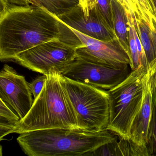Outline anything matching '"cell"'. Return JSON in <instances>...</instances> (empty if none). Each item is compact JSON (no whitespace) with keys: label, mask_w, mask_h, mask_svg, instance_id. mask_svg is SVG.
<instances>
[{"label":"cell","mask_w":156,"mask_h":156,"mask_svg":"<svg viewBox=\"0 0 156 156\" xmlns=\"http://www.w3.org/2000/svg\"><path fill=\"white\" fill-rule=\"evenodd\" d=\"M58 39L76 47L81 45L57 16L36 6L8 4L0 15V60H14L22 52Z\"/></svg>","instance_id":"1"},{"label":"cell","mask_w":156,"mask_h":156,"mask_svg":"<svg viewBox=\"0 0 156 156\" xmlns=\"http://www.w3.org/2000/svg\"><path fill=\"white\" fill-rule=\"evenodd\" d=\"M107 129L89 132L79 129H45L20 134L17 142L29 156H91L95 149L117 139Z\"/></svg>","instance_id":"2"},{"label":"cell","mask_w":156,"mask_h":156,"mask_svg":"<svg viewBox=\"0 0 156 156\" xmlns=\"http://www.w3.org/2000/svg\"><path fill=\"white\" fill-rule=\"evenodd\" d=\"M60 74L47 75L42 91L27 115L16 123L13 133L64 128L79 129L75 111L60 82Z\"/></svg>","instance_id":"3"},{"label":"cell","mask_w":156,"mask_h":156,"mask_svg":"<svg viewBox=\"0 0 156 156\" xmlns=\"http://www.w3.org/2000/svg\"><path fill=\"white\" fill-rule=\"evenodd\" d=\"M148 70L141 66L132 71L122 82L107 91L109 119L106 129L119 138L130 139L132 123L142 105L143 78Z\"/></svg>","instance_id":"4"},{"label":"cell","mask_w":156,"mask_h":156,"mask_svg":"<svg viewBox=\"0 0 156 156\" xmlns=\"http://www.w3.org/2000/svg\"><path fill=\"white\" fill-rule=\"evenodd\" d=\"M60 82L75 111L79 130L97 132L109 123L107 91L60 76Z\"/></svg>","instance_id":"5"},{"label":"cell","mask_w":156,"mask_h":156,"mask_svg":"<svg viewBox=\"0 0 156 156\" xmlns=\"http://www.w3.org/2000/svg\"><path fill=\"white\" fill-rule=\"evenodd\" d=\"M77 48L61 39L52 40L22 52L14 60L43 75H62L76 58Z\"/></svg>","instance_id":"6"},{"label":"cell","mask_w":156,"mask_h":156,"mask_svg":"<svg viewBox=\"0 0 156 156\" xmlns=\"http://www.w3.org/2000/svg\"><path fill=\"white\" fill-rule=\"evenodd\" d=\"M128 66L114 68L77 57L62 75L72 80L108 91L128 77L131 72Z\"/></svg>","instance_id":"7"},{"label":"cell","mask_w":156,"mask_h":156,"mask_svg":"<svg viewBox=\"0 0 156 156\" xmlns=\"http://www.w3.org/2000/svg\"><path fill=\"white\" fill-rule=\"evenodd\" d=\"M69 27L82 44L76 48L77 57L114 68H122L129 65L128 55L118 38L103 41Z\"/></svg>","instance_id":"8"},{"label":"cell","mask_w":156,"mask_h":156,"mask_svg":"<svg viewBox=\"0 0 156 156\" xmlns=\"http://www.w3.org/2000/svg\"><path fill=\"white\" fill-rule=\"evenodd\" d=\"M0 99L19 121L28 113L34 103L25 77L6 64L0 70Z\"/></svg>","instance_id":"9"},{"label":"cell","mask_w":156,"mask_h":156,"mask_svg":"<svg viewBox=\"0 0 156 156\" xmlns=\"http://www.w3.org/2000/svg\"><path fill=\"white\" fill-rule=\"evenodd\" d=\"M58 17L69 27L93 38L103 41L117 38L114 31L106 24L95 5L90 10L88 16L84 14L79 4Z\"/></svg>","instance_id":"10"},{"label":"cell","mask_w":156,"mask_h":156,"mask_svg":"<svg viewBox=\"0 0 156 156\" xmlns=\"http://www.w3.org/2000/svg\"><path fill=\"white\" fill-rule=\"evenodd\" d=\"M143 85L142 105L132 123L130 140L138 146L147 148L148 130L153 108V90L148 70L143 78Z\"/></svg>","instance_id":"11"},{"label":"cell","mask_w":156,"mask_h":156,"mask_svg":"<svg viewBox=\"0 0 156 156\" xmlns=\"http://www.w3.org/2000/svg\"><path fill=\"white\" fill-rule=\"evenodd\" d=\"M136 7L134 13V24L149 66L156 59V17H148Z\"/></svg>","instance_id":"12"},{"label":"cell","mask_w":156,"mask_h":156,"mask_svg":"<svg viewBox=\"0 0 156 156\" xmlns=\"http://www.w3.org/2000/svg\"><path fill=\"white\" fill-rule=\"evenodd\" d=\"M111 4L114 31L129 56V27L127 13L118 0H112Z\"/></svg>","instance_id":"13"},{"label":"cell","mask_w":156,"mask_h":156,"mask_svg":"<svg viewBox=\"0 0 156 156\" xmlns=\"http://www.w3.org/2000/svg\"><path fill=\"white\" fill-rule=\"evenodd\" d=\"M29 4L48 11L56 16L66 13L79 5V0H27Z\"/></svg>","instance_id":"14"},{"label":"cell","mask_w":156,"mask_h":156,"mask_svg":"<svg viewBox=\"0 0 156 156\" xmlns=\"http://www.w3.org/2000/svg\"><path fill=\"white\" fill-rule=\"evenodd\" d=\"M127 14L129 27V66L132 71H133L137 69L142 65L135 38V27L134 24L133 16L129 13H127Z\"/></svg>","instance_id":"15"},{"label":"cell","mask_w":156,"mask_h":156,"mask_svg":"<svg viewBox=\"0 0 156 156\" xmlns=\"http://www.w3.org/2000/svg\"><path fill=\"white\" fill-rule=\"evenodd\" d=\"M147 147L151 156H156V102L153 100L152 117L149 125Z\"/></svg>","instance_id":"16"},{"label":"cell","mask_w":156,"mask_h":156,"mask_svg":"<svg viewBox=\"0 0 156 156\" xmlns=\"http://www.w3.org/2000/svg\"><path fill=\"white\" fill-rule=\"evenodd\" d=\"M96 8L109 27L113 30L112 19V0H95Z\"/></svg>","instance_id":"17"},{"label":"cell","mask_w":156,"mask_h":156,"mask_svg":"<svg viewBox=\"0 0 156 156\" xmlns=\"http://www.w3.org/2000/svg\"><path fill=\"white\" fill-rule=\"evenodd\" d=\"M91 156H121L117 139L101 146Z\"/></svg>","instance_id":"18"},{"label":"cell","mask_w":156,"mask_h":156,"mask_svg":"<svg viewBox=\"0 0 156 156\" xmlns=\"http://www.w3.org/2000/svg\"><path fill=\"white\" fill-rule=\"evenodd\" d=\"M46 75H43L35 79L31 83H29V87L34 99H36L43 89L46 80Z\"/></svg>","instance_id":"19"},{"label":"cell","mask_w":156,"mask_h":156,"mask_svg":"<svg viewBox=\"0 0 156 156\" xmlns=\"http://www.w3.org/2000/svg\"><path fill=\"white\" fill-rule=\"evenodd\" d=\"M16 123L0 116V142L6 135L13 133Z\"/></svg>","instance_id":"20"},{"label":"cell","mask_w":156,"mask_h":156,"mask_svg":"<svg viewBox=\"0 0 156 156\" xmlns=\"http://www.w3.org/2000/svg\"><path fill=\"white\" fill-rule=\"evenodd\" d=\"M144 13L150 17L155 16L150 0H133Z\"/></svg>","instance_id":"21"},{"label":"cell","mask_w":156,"mask_h":156,"mask_svg":"<svg viewBox=\"0 0 156 156\" xmlns=\"http://www.w3.org/2000/svg\"><path fill=\"white\" fill-rule=\"evenodd\" d=\"M0 116L5 118L10 122H17L19 121V118L13 113L4 104L0 99Z\"/></svg>","instance_id":"22"},{"label":"cell","mask_w":156,"mask_h":156,"mask_svg":"<svg viewBox=\"0 0 156 156\" xmlns=\"http://www.w3.org/2000/svg\"><path fill=\"white\" fill-rule=\"evenodd\" d=\"M148 71L153 90V100L156 102V59L149 65Z\"/></svg>","instance_id":"23"},{"label":"cell","mask_w":156,"mask_h":156,"mask_svg":"<svg viewBox=\"0 0 156 156\" xmlns=\"http://www.w3.org/2000/svg\"><path fill=\"white\" fill-rule=\"evenodd\" d=\"M79 4L82 8L84 14L88 16L90 10L95 6L96 5L95 0H79Z\"/></svg>","instance_id":"24"},{"label":"cell","mask_w":156,"mask_h":156,"mask_svg":"<svg viewBox=\"0 0 156 156\" xmlns=\"http://www.w3.org/2000/svg\"><path fill=\"white\" fill-rule=\"evenodd\" d=\"M123 6L126 13L134 15V13L137 10V7L133 0H118Z\"/></svg>","instance_id":"25"},{"label":"cell","mask_w":156,"mask_h":156,"mask_svg":"<svg viewBox=\"0 0 156 156\" xmlns=\"http://www.w3.org/2000/svg\"><path fill=\"white\" fill-rule=\"evenodd\" d=\"M8 4L19 5H29L27 0H5Z\"/></svg>","instance_id":"26"},{"label":"cell","mask_w":156,"mask_h":156,"mask_svg":"<svg viewBox=\"0 0 156 156\" xmlns=\"http://www.w3.org/2000/svg\"><path fill=\"white\" fill-rule=\"evenodd\" d=\"M8 4L5 0H0V15L5 11L8 6Z\"/></svg>","instance_id":"27"},{"label":"cell","mask_w":156,"mask_h":156,"mask_svg":"<svg viewBox=\"0 0 156 156\" xmlns=\"http://www.w3.org/2000/svg\"><path fill=\"white\" fill-rule=\"evenodd\" d=\"M152 5H153V9H154V13L155 16L156 17V0H150Z\"/></svg>","instance_id":"28"},{"label":"cell","mask_w":156,"mask_h":156,"mask_svg":"<svg viewBox=\"0 0 156 156\" xmlns=\"http://www.w3.org/2000/svg\"><path fill=\"white\" fill-rule=\"evenodd\" d=\"M2 156V147L0 145V156Z\"/></svg>","instance_id":"29"}]
</instances>
